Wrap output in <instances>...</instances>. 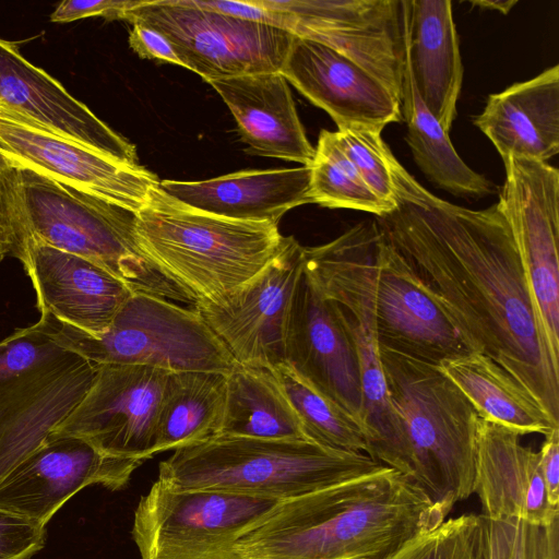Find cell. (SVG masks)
Wrapping results in <instances>:
<instances>
[{
  "label": "cell",
  "mask_w": 559,
  "mask_h": 559,
  "mask_svg": "<svg viewBox=\"0 0 559 559\" xmlns=\"http://www.w3.org/2000/svg\"><path fill=\"white\" fill-rule=\"evenodd\" d=\"M395 207L377 222L468 345L499 365L559 424V358L544 333L510 226L497 203L452 204L392 155Z\"/></svg>",
  "instance_id": "1"
},
{
  "label": "cell",
  "mask_w": 559,
  "mask_h": 559,
  "mask_svg": "<svg viewBox=\"0 0 559 559\" xmlns=\"http://www.w3.org/2000/svg\"><path fill=\"white\" fill-rule=\"evenodd\" d=\"M448 514L382 468L280 501L235 543L239 559H384Z\"/></svg>",
  "instance_id": "2"
},
{
  "label": "cell",
  "mask_w": 559,
  "mask_h": 559,
  "mask_svg": "<svg viewBox=\"0 0 559 559\" xmlns=\"http://www.w3.org/2000/svg\"><path fill=\"white\" fill-rule=\"evenodd\" d=\"M142 253L193 300L212 301L245 284L283 249L278 224L229 219L185 206L158 187L135 213Z\"/></svg>",
  "instance_id": "3"
},
{
  "label": "cell",
  "mask_w": 559,
  "mask_h": 559,
  "mask_svg": "<svg viewBox=\"0 0 559 559\" xmlns=\"http://www.w3.org/2000/svg\"><path fill=\"white\" fill-rule=\"evenodd\" d=\"M379 349L390 400L405 431L402 475L448 514L474 493L479 415L440 367Z\"/></svg>",
  "instance_id": "4"
},
{
  "label": "cell",
  "mask_w": 559,
  "mask_h": 559,
  "mask_svg": "<svg viewBox=\"0 0 559 559\" xmlns=\"http://www.w3.org/2000/svg\"><path fill=\"white\" fill-rule=\"evenodd\" d=\"M384 465L361 452L307 440L215 435L162 461L157 479L173 489H210L275 500L296 498Z\"/></svg>",
  "instance_id": "5"
},
{
  "label": "cell",
  "mask_w": 559,
  "mask_h": 559,
  "mask_svg": "<svg viewBox=\"0 0 559 559\" xmlns=\"http://www.w3.org/2000/svg\"><path fill=\"white\" fill-rule=\"evenodd\" d=\"M381 234L377 221H365L324 245L304 247V274L322 297L338 305L354 341L366 453L402 473L407 453L405 431L390 400L373 316V260Z\"/></svg>",
  "instance_id": "6"
},
{
  "label": "cell",
  "mask_w": 559,
  "mask_h": 559,
  "mask_svg": "<svg viewBox=\"0 0 559 559\" xmlns=\"http://www.w3.org/2000/svg\"><path fill=\"white\" fill-rule=\"evenodd\" d=\"M21 173L32 243L87 259L134 293L194 305L140 250L135 213L34 170Z\"/></svg>",
  "instance_id": "7"
},
{
  "label": "cell",
  "mask_w": 559,
  "mask_h": 559,
  "mask_svg": "<svg viewBox=\"0 0 559 559\" xmlns=\"http://www.w3.org/2000/svg\"><path fill=\"white\" fill-rule=\"evenodd\" d=\"M55 341L64 349L97 364L140 365L167 372L205 371L228 374L231 354L192 307L134 293L108 330L87 335L47 317Z\"/></svg>",
  "instance_id": "8"
},
{
  "label": "cell",
  "mask_w": 559,
  "mask_h": 559,
  "mask_svg": "<svg viewBox=\"0 0 559 559\" xmlns=\"http://www.w3.org/2000/svg\"><path fill=\"white\" fill-rule=\"evenodd\" d=\"M280 500L210 489H173L158 479L134 511L141 559H239L235 543Z\"/></svg>",
  "instance_id": "9"
},
{
  "label": "cell",
  "mask_w": 559,
  "mask_h": 559,
  "mask_svg": "<svg viewBox=\"0 0 559 559\" xmlns=\"http://www.w3.org/2000/svg\"><path fill=\"white\" fill-rule=\"evenodd\" d=\"M122 20L152 27L181 67L213 80L281 71L294 33L202 9L192 0H141Z\"/></svg>",
  "instance_id": "10"
},
{
  "label": "cell",
  "mask_w": 559,
  "mask_h": 559,
  "mask_svg": "<svg viewBox=\"0 0 559 559\" xmlns=\"http://www.w3.org/2000/svg\"><path fill=\"white\" fill-rule=\"evenodd\" d=\"M304 274V247L288 236L255 276L212 301L192 307L239 365L272 369L285 362L292 307Z\"/></svg>",
  "instance_id": "11"
},
{
  "label": "cell",
  "mask_w": 559,
  "mask_h": 559,
  "mask_svg": "<svg viewBox=\"0 0 559 559\" xmlns=\"http://www.w3.org/2000/svg\"><path fill=\"white\" fill-rule=\"evenodd\" d=\"M500 211L515 241L549 347L559 358V171L546 162L502 158Z\"/></svg>",
  "instance_id": "12"
},
{
  "label": "cell",
  "mask_w": 559,
  "mask_h": 559,
  "mask_svg": "<svg viewBox=\"0 0 559 559\" xmlns=\"http://www.w3.org/2000/svg\"><path fill=\"white\" fill-rule=\"evenodd\" d=\"M288 15L287 29L361 67L401 98L405 45L401 0H259Z\"/></svg>",
  "instance_id": "13"
},
{
  "label": "cell",
  "mask_w": 559,
  "mask_h": 559,
  "mask_svg": "<svg viewBox=\"0 0 559 559\" xmlns=\"http://www.w3.org/2000/svg\"><path fill=\"white\" fill-rule=\"evenodd\" d=\"M167 374L140 365H98L82 401L51 433L83 438L110 455L151 459Z\"/></svg>",
  "instance_id": "14"
},
{
  "label": "cell",
  "mask_w": 559,
  "mask_h": 559,
  "mask_svg": "<svg viewBox=\"0 0 559 559\" xmlns=\"http://www.w3.org/2000/svg\"><path fill=\"white\" fill-rule=\"evenodd\" d=\"M372 300L379 346L438 367L475 352L383 233L374 252Z\"/></svg>",
  "instance_id": "15"
},
{
  "label": "cell",
  "mask_w": 559,
  "mask_h": 559,
  "mask_svg": "<svg viewBox=\"0 0 559 559\" xmlns=\"http://www.w3.org/2000/svg\"><path fill=\"white\" fill-rule=\"evenodd\" d=\"M0 152L22 168L138 213L159 180L146 168L108 157L0 105Z\"/></svg>",
  "instance_id": "16"
},
{
  "label": "cell",
  "mask_w": 559,
  "mask_h": 559,
  "mask_svg": "<svg viewBox=\"0 0 559 559\" xmlns=\"http://www.w3.org/2000/svg\"><path fill=\"white\" fill-rule=\"evenodd\" d=\"M144 462L107 454L76 436L50 433L0 479V509L45 526L81 489H121Z\"/></svg>",
  "instance_id": "17"
},
{
  "label": "cell",
  "mask_w": 559,
  "mask_h": 559,
  "mask_svg": "<svg viewBox=\"0 0 559 559\" xmlns=\"http://www.w3.org/2000/svg\"><path fill=\"white\" fill-rule=\"evenodd\" d=\"M285 362L361 425L360 367L354 341L338 305L322 297L305 274L292 307Z\"/></svg>",
  "instance_id": "18"
},
{
  "label": "cell",
  "mask_w": 559,
  "mask_h": 559,
  "mask_svg": "<svg viewBox=\"0 0 559 559\" xmlns=\"http://www.w3.org/2000/svg\"><path fill=\"white\" fill-rule=\"evenodd\" d=\"M97 366L69 352L0 388V479L76 407Z\"/></svg>",
  "instance_id": "19"
},
{
  "label": "cell",
  "mask_w": 559,
  "mask_h": 559,
  "mask_svg": "<svg viewBox=\"0 0 559 559\" xmlns=\"http://www.w3.org/2000/svg\"><path fill=\"white\" fill-rule=\"evenodd\" d=\"M281 73L338 127L383 130L403 121L400 99L379 80L334 49L294 35Z\"/></svg>",
  "instance_id": "20"
},
{
  "label": "cell",
  "mask_w": 559,
  "mask_h": 559,
  "mask_svg": "<svg viewBox=\"0 0 559 559\" xmlns=\"http://www.w3.org/2000/svg\"><path fill=\"white\" fill-rule=\"evenodd\" d=\"M19 260L31 278L40 316L91 336L105 333L134 294L98 264L44 243L33 242Z\"/></svg>",
  "instance_id": "21"
},
{
  "label": "cell",
  "mask_w": 559,
  "mask_h": 559,
  "mask_svg": "<svg viewBox=\"0 0 559 559\" xmlns=\"http://www.w3.org/2000/svg\"><path fill=\"white\" fill-rule=\"evenodd\" d=\"M0 105L59 135L136 166L135 145L109 128L17 46L0 38Z\"/></svg>",
  "instance_id": "22"
},
{
  "label": "cell",
  "mask_w": 559,
  "mask_h": 559,
  "mask_svg": "<svg viewBox=\"0 0 559 559\" xmlns=\"http://www.w3.org/2000/svg\"><path fill=\"white\" fill-rule=\"evenodd\" d=\"M521 437L479 417L474 492L488 520L548 525L559 518V508L548 501L539 453L524 447Z\"/></svg>",
  "instance_id": "23"
},
{
  "label": "cell",
  "mask_w": 559,
  "mask_h": 559,
  "mask_svg": "<svg viewBox=\"0 0 559 559\" xmlns=\"http://www.w3.org/2000/svg\"><path fill=\"white\" fill-rule=\"evenodd\" d=\"M233 114L248 153L310 166L316 148L298 117L287 80L265 72L209 82Z\"/></svg>",
  "instance_id": "24"
},
{
  "label": "cell",
  "mask_w": 559,
  "mask_h": 559,
  "mask_svg": "<svg viewBox=\"0 0 559 559\" xmlns=\"http://www.w3.org/2000/svg\"><path fill=\"white\" fill-rule=\"evenodd\" d=\"M310 166L245 170L202 181L162 180L169 199L212 215L278 224L289 210L312 203Z\"/></svg>",
  "instance_id": "25"
},
{
  "label": "cell",
  "mask_w": 559,
  "mask_h": 559,
  "mask_svg": "<svg viewBox=\"0 0 559 559\" xmlns=\"http://www.w3.org/2000/svg\"><path fill=\"white\" fill-rule=\"evenodd\" d=\"M405 61L430 114L449 133L463 63L450 0H401Z\"/></svg>",
  "instance_id": "26"
},
{
  "label": "cell",
  "mask_w": 559,
  "mask_h": 559,
  "mask_svg": "<svg viewBox=\"0 0 559 559\" xmlns=\"http://www.w3.org/2000/svg\"><path fill=\"white\" fill-rule=\"evenodd\" d=\"M473 123L501 158L546 162L559 152V66L490 94Z\"/></svg>",
  "instance_id": "27"
},
{
  "label": "cell",
  "mask_w": 559,
  "mask_h": 559,
  "mask_svg": "<svg viewBox=\"0 0 559 559\" xmlns=\"http://www.w3.org/2000/svg\"><path fill=\"white\" fill-rule=\"evenodd\" d=\"M439 367L473 404L480 418L508 427L521 436H546L559 428V424L486 355L474 352L443 361Z\"/></svg>",
  "instance_id": "28"
},
{
  "label": "cell",
  "mask_w": 559,
  "mask_h": 559,
  "mask_svg": "<svg viewBox=\"0 0 559 559\" xmlns=\"http://www.w3.org/2000/svg\"><path fill=\"white\" fill-rule=\"evenodd\" d=\"M400 102L402 118L407 126L406 143L427 179L461 198L477 199L493 192L491 181L464 163L449 133L425 106L406 61Z\"/></svg>",
  "instance_id": "29"
},
{
  "label": "cell",
  "mask_w": 559,
  "mask_h": 559,
  "mask_svg": "<svg viewBox=\"0 0 559 559\" xmlns=\"http://www.w3.org/2000/svg\"><path fill=\"white\" fill-rule=\"evenodd\" d=\"M225 401L226 374L168 372L158 413L155 454L217 435Z\"/></svg>",
  "instance_id": "30"
},
{
  "label": "cell",
  "mask_w": 559,
  "mask_h": 559,
  "mask_svg": "<svg viewBox=\"0 0 559 559\" xmlns=\"http://www.w3.org/2000/svg\"><path fill=\"white\" fill-rule=\"evenodd\" d=\"M217 435L306 440L271 369L237 366L226 374V401Z\"/></svg>",
  "instance_id": "31"
},
{
  "label": "cell",
  "mask_w": 559,
  "mask_h": 559,
  "mask_svg": "<svg viewBox=\"0 0 559 559\" xmlns=\"http://www.w3.org/2000/svg\"><path fill=\"white\" fill-rule=\"evenodd\" d=\"M271 371L293 407L307 441L332 450L366 452V436L356 418L317 392L286 362Z\"/></svg>",
  "instance_id": "32"
},
{
  "label": "cell",
  "mask_w": 559,
  "mask_h": 559,
  "mask_svg": "<svg viewBox=\"0 0 559 559\" xmlns=\"http://www.w3.org/2000/svg\"><path fill=\"white\" fill-rule=\"evenodd\" d=\"M310 165L311 202L324 207L349 209L381 217L395 204L380 199L338 147L334 132L321 130Z\"/></svg>",
  "instance_id": "33"
},
{
  "label": "cell",
  "mask_w": 559,
  "mask_h": 559,
  "mask_svg": "<svg viewBox=\"0 0 559 559\" xmlns=\"http://www.w3.org/2000/svg\"><path fill=\"white\" fill-rule=\"evenodd\" d=\"M384 559H489V520L484 514L449 519Z\"/></svg>",
  "instance_id": "34"
},
{
  "label": "cell",
  "mask_w": 559,
  "mask_h": 559,
  "mask_svg": "<svg viewBox=\"0 0 559 559\" xmlns=\"http://www.w3.org/2000/svg\"><path fill=\"white\" fill-rule=\"evenodd\" d=\"M381 129L348 124L334 131L336 143L360 174L366 185L383 201L395 204L391 157Z\"/></svg>",
  "instance_id": "35"
},
{
  "label": "cell",
  "mask_w": 559,
  "mask_h": 559,
  "mask_svg": "<svg viewBox=\"0 0 559 559\" xmlns=\"http://www.w3.org/2000/svg\"><path fill=\"white\" fill-rule=\"evenodd\" d=\"M53 338L50 323L40 317L31 326L0 342V388L67 355Z\"/></svg>",
  "instance_id": "36"
},
{
  "label": "cell",
  "mask_w": 559,
  "mask_h": 559,
  "mask_svg": "<svg viewBox=\"0 0 559 559\" xmlns=\"http://www.w3.org/2000/svg\"><path fill=\"white\" fill-rule=\"evenodd\" d=\"M0 230L19 259L32 245L21 167L0 152Z\"/></svg>",
  "instance_id": "37"
},
{
  "label": "cell",
  "mask_w": 559,
  "mask_h": 559,
  "mask_svg": "<svg viewBox=\"0 0 559 559\" xmlns=\"http://www.w3.org/2000/svg\"><path fill=\"white\" fill-rule=\"evenodd\" d=\"M45 545V526L0 509V559H29Z\"/></svg>",
  "instance_id": "38"
},
{
  "label": "cell",
  "mask_w": 559,
  "mask_h": 559,
  "mask_svg": "<svg viewBox=\"0 0 559 559\" xmlns=\"http://www.w3.org/2000/svg\"><path fill=\"white\" fill-rule=\"evenodd\" d=\"M139 3V0H67L56 8L50 15V20L58 23H67L92 16L122 20L123 14Z\"/></svg>",
  "instance_id": "39"
},
{
  "label": "cell",
  "mask_w": 559,
  "mask_h": 559,
  "mask_svg": "<svg viewBox=\"0 0 559 559\" xmlns=\"http://www.w3.org/2000/svg\"><path fill=\"white\" fill-rule=\"evenodd\" d=\"M193 3L202 9L226 14L237 19L270 24L287 29L288 15L285 12H278L265 8L259 0L249 1H226V0H192ZM288 31V29H287Z\"/></svg>",
  "instance_id": "40"
},
{
  "label": "cell",
  "mask_w": 559,
  "mask_h": 559,
  "mask_svg": "<svg viewBox=\"0 0 559 559\" xmlns=\"http://www.w3.org/2000/svg\"><path fill=\"white\" fill-rule=\"evenodd\" d=\"M521 559H559V518L548 525H523Z\"/></svg>",
  "instance_id": "41"
},
{
  "label": "cell",
  "mask_w": 559,
  "mask_h": 559,
  "mask_svg": "<svg viewBox=\"0 0 559 559\" xmlns=\"http://www.w3.org/2000/svg\"><path fill=\"white\" fill-rule=\"evenodd\" d=\"M523 525L521 520H489V559H521Z\"/></svg>",
  "instance_id": "42"
},
{
  "label": "cell",
  "mask_w": 559,
  "mask_h": 559,
  "mask_svg": "<svg viewBox=\"0 0 559 559\" xmlns=\"http://www.w3.org/2000/svg\"><path fill=\"white\" fill-rule=\"evenodd\" d=\"M132 25L129 44L141 58L181 66L171 44L164 35L139 23Z\"/></svg>",
  "instance_id": "43"
},
{
  "label": "cell",
  "mask_w": 559,
  "mask_h": 559,
  "mask_svg": "<svg viewBox=\"0 0 559 559\" xmlns=\"http://www.w3.org/2000/svg\"><path fill=\"white\" fill-rule=\"evenodd\" d=\"M538 453L548 501L559 508V428L545 436Z\"/></svg>",
  "instance_id": "44"
},
{
  "label": "cell",
  "mask_w": 559,
  "mask_h": 559,
  "mask_svg": "<svg viewBox=\"0 0 559 559\" xmlns=\"http://www.w3.org/2000/svg\"><path fill=\"white\" fill-rule=\"evenodd\" d=\"M468 2L484 10H495L508 14L518 3V0H471Z\"/></svg>",
  "instance_id": "45"
},
{
  "label": "cell",
  "mask_w": 559,
  "mask_h": 559,
  "mask_svg": "<svg viewBox=\"0 0 559 559\" xmlns=\"http://www.w3.org/2000/svg\"><path fill=\"white\" fill-rule=\"evenodd\" d=\"M11 247L10 242L7 239V237L3 235V233L0 230V262L3 260V258L7 254H10Z\"/></svg>",
  "instance_id": "46"
}]
</instances>
